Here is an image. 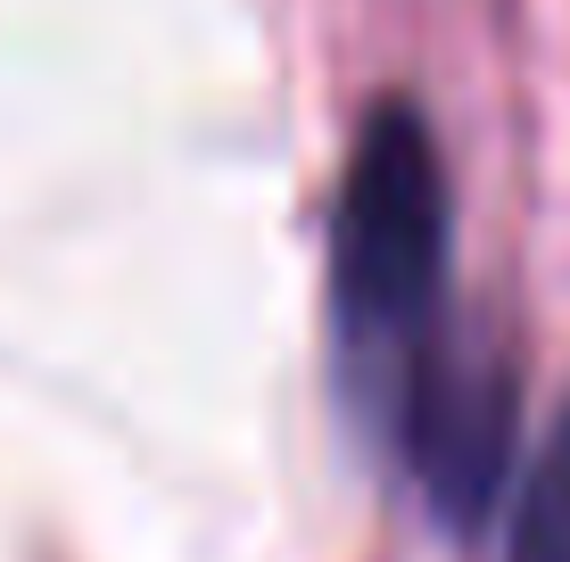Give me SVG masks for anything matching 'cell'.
<instances>
[{
    "mask_svg": "<svg viewBox=\"0 0 570 562\" xmlns=\"http://www.w3.org/2000/svg\"><path fill=\"white\" fill-rule=\"evenodd\" d=\"M446 257H455V190L439 132L405 91H381L347 141L331 199V315L372 422H389L414 364L446 339Z\"/></svg>",
    "mask_w": 570,
    "mask_h": 562,
    "instance_id": "cell-1",
    "label": "cell"
},
{
    "mask_svg": "<svg viewBox=\"0 0 570 562\" xmlns=\"http://www.w3.org/2000/svg\"><path fill=\"white\" fill-rule=\"evenodd\" d=\"M414 463V489L430 496V513L455 538H471L504 496L513 472V438H521V373L497 339L446 323V339L430 347L405 381V397L381 422Z\"/></svg>",
    "mask_w": 570,
    "mask_h": 562,
    "instance_id": "cell-2",
    "label": "cell"
},
{
    "mask_svg": "<svg viewBox=\"0 0 570 562\" xmlns=\"http://www.w3.org/2000/svg\"><path fill=\"white\" fill-rule=\"evenodd\" d=\"M504 562H570V405L521 480V505L504 521Z\"/></svg>",
    "mask_w": 570,
    "mask_h": 562,
    "instance_id": "cell-3",
    "label": "cell"
}]
</instances>
